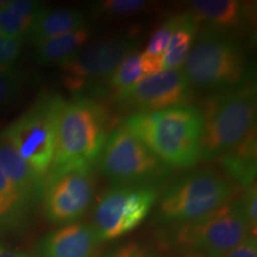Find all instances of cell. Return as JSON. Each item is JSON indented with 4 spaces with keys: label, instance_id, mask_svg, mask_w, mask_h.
I'll list each match as a JSON object with an SVG mask.
<instances>
[{
    "label": "cell",
    "instance_id": "obj_2",
    "mask_svg": "<svg viewBox=\"0 0 257 257\" xmlns=\"http://www.w3.org/2000/svg\"><path fill=\"white\" fill-rule=\"evenodd\" d=\"M110 115L98 101L61 99L56 113L55 154L48 175L74 168H91L108 136Z\"/></svg>",
    "mask_w": 257,
    "mask_h": 257
},
{
    "label": "cell",
    "instance_id": "obj_23",
    "mask_svg": "<svg viewBox=\"0 0 257 257\" xmlns=\"http://www.w3.org/2000/svg\"><path fill=\"white\" fill-rule=\"evenodd\" d=\"M149 6V3L144 0H107L99 4L102 14L107 16H130L143 11Z\"/></svg>",
    "mask_w": 257,
    "mask_h": 257
},
{
    "label": "cell",
    "instance_id": "obj_18",
    "mask_svg": "<svg viewBox=\"0 0 257 257\" xmlns=\"http://www.w3.org/2000/svg\"><path fill=\"white\" fill-rule=\"evenodd\" d=\"M89 37L91 30L85 27L41 42L36 44L37 62L41 64H62L81 50Z\"/></svg>",
    "mask_w": 257,
    "mask_h": 257
},
{
    "label": "cell",
    "instance_id": "obj_32",
    "mask_svg": "<svg viewBox=\"0 0 257 257\" xmlns=\"http://www.w3.org/2000/svg\"><path fill=\"white\" fill-rule=\"evenodd\" d=\"M181 257H218V256L206 255V253H201V252H194V251H186V252H182Z\"/></svg>",
    "mask_w": 257,
    "mask_h": 257
},
{
    "label": "cell",
    "instance_id": "obj_4",
    "mask_svg": "<svg viewBox=\"0 0 257 257\" xmlns=\"http://www.w3.org/2000/svg\"><path fill=\"white\" fill-rule=\"evenodd\" d=\"M189 87L217 93L246 83L248 63L238 43L223 34L205 29L182 64Z\"/></svg>",
    "mask_w": 257,
    "mask_h": 257
},
{
    "label": "cell",
    "instance_id": "obj_20",
    "mask_svg": "<svg viewBox=\"0 0 257 257\" xmlns=\"http://www.w3.org/2000/svg\"><path fill=\"white\" fill-rule=\"evenodd\" d=\"M146 76L148 75L143 68L141 54L131 53L111 74L108 78V83L112 88L115 89V92H119L136 85Z\"/></svg>",
    "mask_w": 257,
    "mask_h": 257
},
{
    "label": "cell",
    "instance_id": "obj_16",
    "mask_svg": "<svg viewBox=\"0 0 257 257\" xmlns=\"http://www.w3.org/2000/svg\"><path fill=\"white\" fill-rule=\"evenodd\" d=\"M86 27L85 15L75 10H42L29 28L28 35L35 44Z\"/></svg>",
    "mask_w": 257,
    "mask_h": 257
},
{
    "label": "cell",
    "instance_id": "obj_11",
    "mask_svg": "<svg viewBox=\"0 0 257 257\" xmlns=\"http://www.w3.org/2000/svg\"><path fill=\"white\" fill-rule=\"evenodd\" d=\"M191 92L181 69L160 70L131 87L115 92L113 100L135 113H146L186 105Z\"/></svg>",
    "mask_w": 257,
    "mask_h": 257
},
{
    "label": "cell",
    "instance_id": "obj_30",
    "mask_svg": "<svg viewBox=\"0 0 257 257\" xmlns=\"http://www.w3.org/2000/svg\"><path fill=\"white\" fill-rule=\"evenodd\" d=\"M224 257H257L256 237H249Z\"/></svg>",
    "mask_w": 257,
    "mask_h": 257
},
{
    "label": "cell",
    "instance_id": "obj_15",
    "mask_svg": "<svg viewBox=\"0 0 257 257\" xmlns=\"http://www.w3.org/2000/svg\"><path fill=\"white\" fill-rule=\"evenodd\" d=\"M0 169L17 188L22 198L37 195L46 188L43 176L38 175L2 135H0Z\"/></svg>",
    "mask_w": 257,
    "mask_h": 257
},
{
    "label": "cell",
    "instance_id": "obj_19",
    "mask_svg": "<svg viewBox=\"0 0 257 257\" xmlns=\"http://www.w3.org/2000/svg\"><path fill=\"white\" fill-rule=\"evenodd\" d=\"M198 23L191 14H181L162 57V70L180 69L197 37Z\"/></svg>",
    "mask_w": 257,
    "mask_h": 257
},
{
    "label": "cell",
    "instance_id": "obj_9",
    "mask_svg": "<svg viewBox=\"0 0 257 257\" xmlns=\"http://www.w3.org/2000/svg\"><path fill=\"white\" fill-rule=\"evenodd\" d=\"M153 186H114L102 195L93 214L99 240H114L131 232L146 219L155 204Z\"/></svg>",
    "mask_w": 257,
    "mask_h": 257
},
{
    "label": "cell",
    "instance_id": "obj_3",
    "mask_svg": "<svg viewBox=\"0 0 257 257\" xmlns=\"http://www.w3.org/2000/svg\"><path fill=\"white\" fill-rule=\"evenodd\" d=\"M256 87H239L212 93L199 108L202 119L200 160H219L256 130Z\"/></svg>",
    "mask_w": 257,
    "mask_h": 257
},
{
    "label": "cell",
    "instance_id": "obj_21",
    "mask_svg": "<svg viewBox=\"0 0 257 257\" xmlns=\"http://www.w3.org/2000/svg\"><path fill=\"white\" fill-rule=\"evenodd\" d=\"M180 18H181V14L170 16L169 18H167L159 28L156 29V31L154 32L152 38L149 40L148 47L144 53H142L146 57L153 60H159L162 61L163 54L167 46H168V42L170 40V36L174 32L175 28L178 27Z\"/></svg>",
    "mask_w": 257,
    "mask_h": 257
},
{
    "label": "cell",
    "instance_id": "obj_8",
    "mask_svg": "<svg viewBox=\"0 0 257 257\" xmlns=\"http://www.w3.org/2000/svg\"><path fill=\"white\" fill-rule=\"evenodd\" d=\"M61 98L37 102L2 133V136L38 175L49 173L55 154L56 113Z\"/></svg>",
    "mask_w": 257,
    "mask_h": 257
},
{
    "label": "cell",
    "instance_id": "obj_31",
    "mask_svg": "<svg viewBox=\"0 0 257 257\" xmlns=\"http://www.w3.org/2000/svg\"><path fill=\"white\" fill-rule=\"evenodd\" d=\"M0 257H27L23 253L14 251L6 248H0Z\"/></svg>",
    "mask_w": 257,
    "mask_h": 257
},
{
    "label": "cell",
    "instance_id": "obj_12",
    "mask_svg": "<svg viewBox=\"0 0 257 257\" xmlns=\"http://www.w3.org/2000/svg\"><path fill=\"white\" fill-rule=\"evenodd\" d=\"M94 195L91 168H74L50 175L44 188V211L57 224H72L88 210Z\"/></svg>",
    "mask_w": 257,
    "mask_h": 257
},
{
    "label": "cell",
    "instance_id": "obj_22",
    "mask_svg": "<svg viewBox=\"0 0 257 257\" xmlns=\"http://www.w3.org/2000/svg\"><path fill=\"white\" fill-rule=\"evenodd\" d=\"M31 23L24 21L10 10L5 3L0 5V35L5 37L22 40L28 34Z\"/></svg>",
    "mask_w": 257,
    "mask_h": 257
},
{
    "label": "cell",
    "instance_id": "obj_28",
    "mask_svg": "<svg viewBox=\"0 0 257 257\" xmlns=\"http://www.w3.org/2000/svg\"><path fill=\"white\" fill-rule=\"evenodd\" d=\"M5 5L15 15H17L18 17L29 22V23H32L35 17L43 10L37 3L29 2V0H12V2L5 3Z\"/></svg>",
    "mask_w": 257,
    "mask_h": 257
},
{
    "label": "cell",
    "instance_id": "obj_26",
    "mask_svg": "<svg viewBox=\"0 0 257 257\" xmlns=\"http://www.w3.org/2000/svg\"><path fill=\"white\" fill-rule=\"evenodd\" d=\"M21 200L22 195L17 188L0 169V218L9 213Z\"/></svg>",
    "mask_w": 257,
    "mask_h": 257
},
{
    "label": "cell",
    "instance_id": "obj_27",
    "mask_svg": "<svg viewBox=\"0 0 257 257\" xmlns=\"http://www.w3.org/2000/svg\"><path fill=\"white\" fill-rule=\"evenodd\" d=\"M22 40L0 35V68H9L21 55Z\"/></svg>",
    "mask_w": 257,
    "mask_h": 257
},
{
    "label": "cell",
    "instance_id": "obj_5",
    "mask_svg": "<svg viewBox=\"0 0 257 257\" xmlns=\"http://www.w3.org/2000/svg\"><path fill=\"white\" fill-rule=\"evenodd\" d=\"M236 186L216 169L200 168L168 185L159 202V218L184 225L200 219L232 200Z\"/></svg>",
    "mask_w": 257,
    "mask_h": 257
},
{
    "label": "cell",
    "instance_id": "obj_13",
    "mask_svg": "<svg viewBox=\"0 0 257 257\" xmlns=\"http://www.w3.org/2000/svg\"><path fill=\"white\" fill-rule=\"evenodd\" d=\"M100 244L92 226L67 224L51 232L43 243V257H93Z\"/></svg>",
    "mask_w": 257,
    "mask_h": 257
},
{
    "label": "cell",
    "instance_id": "obj_25",
    "mask_svg": "<svg viewBox=\"0 0 257 257\" xmlns=\"http://www.w3.org/2000/svg\"><path fill=\"white\" fill-rule=\"evenodd\" d=\"M21 78L10 68H0V108L8 105L17 94Z\"/></svg>",
    "mask_w": 257,
    "mask_h": 257
},
{
    "label": "cell",
    "instance_id": "obj_7",
    "mask_svg": "<svg viewBox=\"0 0 257 257\" xmlns=\"http://www.w3.org/2000/svg\"><path fill=\"white\" fill-rule=\"evenodd\" d=\"M249 237L255 236L238 200H231L206 217L180 225L174 243L182 252L194 251L224 257Z\"/></svg>",
    "mask_w": 257,
    "mask_h": 257
},
{
    "label": "cell",
    "instance_id": "obj_6",
    "mask_svg": "<svg viewBox=\"0 0 257 257\" xmlns=\"http://www.w3.org/2000/svg\"><path fill=\"white\" fill-rule=\"evenodd\" d=\"M99 166L115 186L154 187L169 169L124 125L108 134L99 155Z\"/></svg>",
    "mask_w": 257,
    "mask_h": 257
},
{
    "label": "cell",
    "instance_id": "obj_10",
    "mask_svg": "<svg viewBox=\"0 0 257 257\" xmlns=\"http://www.w3.org/2000/svg\"><path fill=\"white\" fill-rule=\"evenodd\" d=\"M135 49L130 37L106 38L79 50L61 64L63 85L70 92H81L93 82L108 79Z\"/></svg>",
    "mask_w": 257,
    "mask_h": 257
},
{
    "label": "cell",
    "instance_id": "obj_29",
    "mask_svg": "<svg viewBox=\"0 0 257 257\" xmlns=\"http://www.w3.org/2000/svg\"><path fill=\"white\" fill-rule=\"evenodd\" d=\"M110 257H155L148 250L146 246L141 244L131 242L121 245L113 253H111Z\"/></svg>",
    "mask_w": 257,
    "mask_h": 257
},
{
    "label": "cell",
    "instance_id": "obj_17",
    "mask_svg": "<svg viewBox=\"0 0 257 257\" xmlns=\"http://www.w3.org/2000/svg\"><path fill=\"white\" fill-rule=\"evenodd\" d=\"M256 130L242 143L220 157V163L231 179L244 188L255 184L256 178Z\"/></svg>",
    "mask_w": 257,
    "mask_h": 257
},
{
    "label": "cell",
    "instance_id": "obj_24",
    "mask_svg": "<svg viewBox=\"0 0 257 257\" xmlns=\"http://www.w3.org/2000/svg\"><path fill=\"white\" fill-rule=\"evenodd\" d=\"M238 200V204L242 212L248 220V224L250 226V230L253 236L256 237V227H257V192H256V185L252 184L244 188L243 194L240 195Z\"/></svg>",
    "mask_w": 257,
    "mask_h": 257
},
{
    "label": "cell",
    "instance_id": "obj_1",
    "mask_svg": "<svg viewBox=\"0 0 257 257\" xmlns=\"http://www.w3.org/2000/svg\"><path fill=\"white\" fill-rule=\"evenodd\" d=\"M124 126L166 166L188 168L200 160L202 119L195 106L134 113Z\"/></svg>",
    "mask_w": 257,
    "mask_h": 257
},
{
    "label": "cell",
    "instance_id": "obj_14",
    "mask_svg": "<svg viewBox=\"0 0 257 257\" xmlns=\"http://www.w3.org/2000/svg\"><path fill=\"white\" fill-rule=\"evenodd\" d=\"M189 9L198 24L223 34L243 27L251 16V6L239 0H195L189 3Z\"/></svg>",
    "mask_w": 257,
    "mask_h": 257
}]
</instances>
